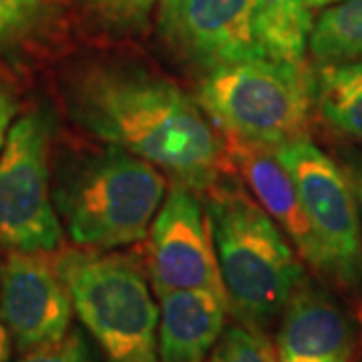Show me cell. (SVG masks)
<instances>
[{
  "label": "cell",
  "mask_w": 362,
  "mask_h": 362,
  "mask_svg": "<svg viewBox=\"0 0 362 362\" xmlns=\"http://www.w3.org/2000/svg\"><path fill=\"white\" fill-rule=\"evenodd\" d=\"M51 127L39 113L14 123L0 153V247L49 254L63 242L52 202Z\"/></svg>",
  "instance_id": "7"
},
{
  "label": "cell",
  "mask_w": 362,
  "mask_h": 362,
  "mask_svg": "<svg viewBox=\"0 0 362 362\" xmlns=\"http://www.w3.org/2000/svg\"><path fill=\"white\" fill-rule=\"evenodd\" d=\"M40 0H0V42L23 30L39 8Z\"/></svg>",
  "instance_id": "20"
},
{
  "label": "cell",
  "mask_w": 362,
  "mask_h": 362,
  "mask_svg": "<svg viewBox=\"0 0 362 362\" xmlns=\"http://www.w3.org/2000/svg\"><path fill=\"white\" fill-rule=\"evenodd\" d=\"M18 113V101L14 97L13 89L0 81V153L4 149V143L8 137V131L13 127V119Z\"/></svg>",
  "instance_id": "21"
},
{
  "label": "cell",
  "mask_w": 362,
  "mask_h": 362,
  "mask_svg": "<svg viewBox=\"0 0 362 362\" xmlns=\"http://www.w3.org/2000/svg\"><path fill=\"white\" fill-rule=\"evenodd\" d=\"M206 211L228 308L238 324L264 332L306 280L304 264L256 197L232 180L207 189Z\"/></svg>",
  "instance_id": "2"
},
{
  "label": "cell",
  "mask_w": 362,
  "mask_h": 362,
  "mask_svg": "<svg viewBox=\"0 0 362 362\" xmlns=\"http://www.w3.org/2000/svg\"><path fill=\"white\" fill-rule=\"evenodd\" d=\"M308 51L318 63L362 59V0H338L312 23Z\"/></svg>",
  "instance_id": "15"
},
{
  "label": "cell",
  "mask_w": 362,
  "mask_h": 362,
  "mask_svg": "<svg viewBox=\"0 0 362 362\" xmlns=\"http://www.w3.org/2000/svg\"><path fill=\"white\" fill-rule=\"evenodd\" d=\"M308 2V6H310L312 11H320L324 6H328V4H334L338 0H306Z\"/></svg>",
  "instance_id": "24"
},
{
  "label": "cell",
  "mask_w": 362,
  "mask_h": 362,
  "mask_svg": "<svg viewBox=\"0 0 362 362\" xmlns=\"http://www.w3.org/2000/svg\"><path fill=\"white\" fill-rule=\"evenodd\" d=\"M71 117L95 139L115 145L207 192L230 165L226 137L194 97L169 78L133 65H87L66 85Z\"/></svg>",
  "instance_id": "1"
},
{
  "label": "cell",
  "mask_w": 362,
  "mask_h": 362,
  "mask_svg": "<svg viewBox=\"0 0 362 362\" xmlns=\"http://www.w3.org/2000/svg\"><path fill=\"white\" fill-rule=\"evenodd\" d=\"M230 163L242 173L256 202L278 223V228L294 246L304 264L318 274L320 256L308 218L300 202L294 180L280 163L272 147L246 143L235 137H226Z\"/></svg>",
  "instance_id": "12"
},
{
  "label": "cell",
  "mask_w": 362,
  "mask_h": 362,
  "mask_svg": "<svg viewBox=\"0 0 362 362\" xmlns=\"http://www.w3.org/2000/svg\"><path fill=\"white\" fill-rule=\"evenodd\" d=\"M52 262L107 362H159V306L135 259L89 247L66 250Z\"/></svg>",
  "instance_id": "5"
},
{
  "label": "cell",
  "mask_w": 362,
  "mask_h": 362,
  "mask_svg": "<svg viewBox=\"0 0 362 362\" xmlns=\"http://www.w3.org/2000/svg\"><path fill=\"white\" fill-rule=\"evenodd\" d=\"M157 30L177 61L202 73L268 54L262 0H163Z\"/></svg>",
  "instance_id": "8"
},
{
  "label": "cell",
  "mask_w": 362,
  "mask_h": 362,
  "mask_svg": "<svg viewBox=\"0 0 362 362\" xmlns=\"http://www.w3.org/2000/svg\"><path fill=\"white\" fill-rule=\"evenodd\" d=\"M149 278L156 296L207 290L226 296L209 221L197 192L173 183L157 209L149 240Z\"/></svg>",
  "instance_id": "9"
},
{
  "label": "cell",
  "mask_w": 362,
  "mask_h": 362,
  "mask_svg": "<svg viewBox=\"0 0 362 362\" xmlns=\"http://www.w3.org/2000/svg\"><path fill=\"white\" fill-rule=\"evenodd\" d=\"M314 107L330 129L362 143V59L320 63Z\"/></svg>",
  "instance_id": "14"
},
{
  "label": "cell",
  "mask_w": 362,
  "mask_h": 362,
  "mask_svg": "<svg viewBox=\"0 0 362 362\" xmlns=\"http://www.w3.org/2000/svg\"><path fill=\"white\" fill-rule=\"evenodd\" d=\"M8 358H11V337L0 320V362H8Z\"/></svg>",
  "instance_id": "23"
},
{
  "label": "cell",
  "mask_w": 362,
  "mask_h": 362,
  "mask_svg": "<svg viewBox=\"0 0 362 362\" xmlns=\"http://www.w3.org/2000/svg\"><path fill=\"white\" fill-rule=\"evenodd\" d=\"M276 362H354L356 330L334 296L302 282L280 314Z\"/></svg>",
  "instance_id": "11"
},
{
  "label": "cell",
  "mask_w": 362,
  "mask_h": 362,
  "mask_svg": "<svg viewBox=\"0 0 362 362\" xmlns=\"http://www.w3.org/2000/svg\"><path fill=\"white\" fill-rule=\"evenodd\" d=\"M346 175H349L350 185H352V194L356 199V207H358V218H361L362 228V161H354L346 168Z\"/></svg>",
  "instance_id": "22"
},
{
  "label": "cell",
  "mask_w": 362,
  "mask_h": 362,
  "mask_svg": "<svg viewBox=\"0 0 362 362\" xmlns=\"http://www.w3.org/2000/svg\"><path fill=\"white\" fill-rule=\"evenodd\" d=\"M312 23L306 0H262V37L270 57L302 63Z\"/></svg>",
  "instance_id": "16"
},
{
  "label": "cell",
  "mask_w": 362,
  "mask_h": 362,
  "mask_svg": "<svg viewBox=\"0 0 362 362\" xmlns=\"http://www.w3.org/2000/svg\"><path fill=\"white\" fill-rule=\"evenodd\" d=\"M207 362H276V352L264 332L232 324L223 330Z\"/></svg>",
  "instance_id": "17"
},
{
  "label": "cell",
  "mask_w": 362,
  "mask_h": 362,
  "mask_svg": "<svg viewBox=\"0 0 362 362\" xmlns=\"http://www.w3.org/2000/svg\"><path fill=\"white\" fill-rule=\"evenodd\" d=\"M73 304L54 262L11 252L0 266V320L23 354L69 334Z\"/></svg>",
  "instance_id": "10"
},
{
  "label": "cell",
  "mask_w": 362,
  "mask_h": 362,
  "mask_svg": "<svg viewBox=\"0 0 362 362\" xmlns=\"http://www.w3.org/2000/svg\"><path fill=\"white\" fill-rule=\"evenodd\" d=\"M159 302L157 361L207 362L226 330L228 298L207 290H177Z\"/></svg>",
  "instance_id": "13"
},
{
  "label": "cell",
  "mask_w": 362,
  "mask_h": 362,
  "mask_svg": "<svg viewBox=\"0 0 362 362\" xmlns=\"http://www.w3.org/2000/svg\"><path fill=\"white\" fill-rule=\"evenodd\" d=\"M165 187L161 169L107 145L73 157L61 168L52 202L77 246L115 250L147 238Z\"/></svg>",
  "instance_id": "3"
},
{
  "label": "cell",
  "mask_w": 362,
  "mask_h": 362,
  "mask_svg": "<svg viewBox=\"0 0 362 362\" xmlns=\"http://www.w3.org/2000/svg\"><path fill=\"white\" fill-rule=\"evenodd\" d=\"M101 23L119 30L143 26L163 0H83Z\"/></svg>",
  "instance_id": "18"
},
{
  "label": "cell",
  "mask_w": 362,
  "mask_h": 362,
  "mask_svg": "<svg viewBox=\"0 0 362 362\" xmlns=\"http://www.w3.org/2000/svg\"><path fill=\"white\" fill-rule=\"evenodd\" d=\"M195 101L226 137L276 149L308 137L314 73L306 61L259 54L202 73Z\"/></svg>",
  "instance_id": "4"
},
{
  "label": "cell",
  "mask_w": 362,
  "mask_h": 362,
  "mask_svg": "<svg viewBox=\"0 0 362 362\" xmlns=\"http://www.w3.org/2000/svg\"><path fill=\"white\" fill-rule=\"evenodd\" d=\"M294 180L320 266L318 278L342 292L362 290V228L346 169L308 137L274 149Z\"/></svg>",
  "instance_id": "6"
},
{
  "label": "cell",
  "mask_w": 362,
  "mask_h": 362,
  "mask_svg": "<svg viewBox=\"0 0 362 362\" xmlns=\"http://www.w3.org/2000/svg\"><path fill=\"white\" fill-rule=\"evenodd\" d=\"M18 362H95L87 340L81 332L73 330L63 340L40 349L28 350Z\"/></svg>",
  "instance_id": "19"
}]
</instances>
